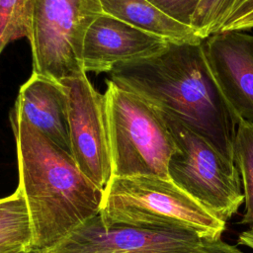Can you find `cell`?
Listing matches in <instances>:
<instances>
[{
    "label": "cell",
    "instance_id": "4",
    "mask_svg": "<svg viewBox=\"0 0 253 253\" xmlns=\"http://www.w3.org/2000/svg\"><path fill=\"white\" fill-rule=\"evenodd\" d=\"M104 98L113 177L170 178L168 165L177 147L159 111L112 80Z\"/></svg>",
    "mask_w": 253,
    "mask_h": 253
},
{
    "label": "cell",
    "instance_id": "10",
    "mask_svg": "<svg viewBox=\"0 0 253 253\" xmlns=\"http://www.w3.org/2000/svg\"><path fill=\"white\" fill-rule=\"evenodd\" d=\"M168 42L102 13L89 26L85 35L83 69L86 73L111 72L118 65L157 54Z\"/></svg>",
    "mask_w": 253,
    "mask_h": 253
},
{
    "label": "cell",
    "instance_id": "14",
    "mask_svg": "<svg viewBox=\"0 0 253 253\" xmlns=\"http://www.w3.org/2000/svg\"><path fill=\"white\" fill-rule=\"evenodd\" d=\"M233 160L238 169L245 210L241 224L253 229V123L240 119L233 143Z\"/></svg>",
    "mask_w": 253,
    "mask_h": 253
},
{
    "label": "cell",
    "instance_id": "6",
    "mask_svg": "<svg viewBox=\"0 0 253 253\" xmlns=\"http://www.w3.org/2000/svg\"><path fill=\"white\" fill-rule=\"evenodd\" d=\"M100 14L99 0H32L33 73L60 82L85 72L84 38Z\"/></svg>",
    "mask_w": 253,
    "mask_h": 253
},
{
    "label": "cell",
    "instance_id": "7",
    "mask_svg": "<svg viewBox=\"0 0 253 253\" xmlns=\"http://www.w3.org/2000/svg\"><path fill=\"white\" fill-rule=\"evenodd\" d=\"M67 93L71 153L79 169L103 191L113 177L104 94L86 72L60 81Z\"/></svg>",
    "mask_w": 253,
    "mask_h": 253
},
{
    "label": "cell",
    "instance_id": "19",
    "mask_svg": "<svg viewBox=\"0 0 253 253\" xmlns=\"http://www.w3.org/2000/svg\"><path fill=\"white\" fill-rule=\"evenodd\" d=\"M251 29H253V11L237 21L222 26L218 33L226 31H246Z\"/></svg>",
    "mask_w": 253,
    "mask_h": 253
},
{
    "label": "cell",
    "instance_id": "18",
    "mask_svg": "<svg viewBox=\"0 0 253 253\" xmlns=\"http://www.w3.org/2000/svg\"><path fill=\"white\" fill-rule=\"evenodd\" d=\"M195 253H244L236 246L224 242L221 238H203Z\"/></svg>",
    "mask_w": 253,
    "mask_h": 253
},
{
    "label": "cell",
    "instance_id": "8",
    "mask_svg": "<svg viewBox=\"0 0 253 253\" xmlns=\"http://www.w3.org/2000/svg\"><path fill=\"white\" fill-rule=\"evenodd\" d=\"M202 239L189 228L105 225L98 213L52 248L32 253H195Z\"/></svg>",
    "mask_w": 253,
    "mask_h": 253
},
{
    "label": "cell",
    "instance_id": "9",
    "mask_svg": "<svg viewBox=\"0 0 253 253\" xmlns=\"http://www.w3.org/2000/svg\"><path fill=\"white\" fill-rule=\"evenodd\" d=\"M201 44L210 71L236 119L253 123V35L220 32Z\"/></svg>",
    "mask_w": 253,
    "mask_h": 253
},
{
    "label": "cell",
    "instance_id": "17",
    "mask_svg": "<svg viewBox=\"0 0 253 253\" xmlns=\"http://www.w3.org/2000/svg\"><path fill=\"white\" fill-rule=\"evenodd\" d=\"M148 1L168 17L187 26L191 25V19L200 2V0H148Z\"/></svg>",
    "mask_w": 253,
    "mask_h": 253
},
{
    "label": "cell",
    "instance_id": "2",
    "mask_svg": "<svg viewBox=\"0 0 253 253\" xmlns=\"http://www.w3.org/2000/svg\"><path fill=\"white\" fill-rule=\"evenodd\" d=\"M19 183L31 220L33 252L52 248L100 212L104 191L73 156L14 113Z\"/></svg>",
    "mask_w": 253,
    "mask_h": 253
},
{
    "label": "cell",
    "instance_id": "16",
    "mask_svg": "<svg viewBox=\"0 0 253 253\" xmlns=\"http://www.w3.org/2000/svg\"><path fill=\"white\" fill-rule=\"evenodd\" d=\"M241 0H200L191 19V28L202 39L219 32Z\"/></svg>",
    "mask_w": 253,
    "mask_h": 253
},
{
    "label": "cell",
    "instance_id": "13",
    "mask_svg": "<svg viewBox=\"0 0 253 253\" xmlns=\"http://www.w3.org/2000/svg\"><path fill=\"white\" fill-rule=\"evenodd\" d=\"M33 233L22 190L0 199V247H24L33 252Z\"/></svg>",
    "mask_w": 253,
    "mask_h": 253
},
{
    "label": "cell",
    "instance_id": "11",
    "mask_svg": "<svg viewBox=\"0 0 253 253\" xmlns=\"http://www.w3.org/2000/svg\"><path fill=\"white\" fill-rule=\"evenodd\" d=\"M11 112L72 155L68 98L61 82L32 73L31 77L20 87Z\"/></svg>",
    "mask_w": 253,
    "mask_h": 253
},
{
    "label": "cell",
    "instance_id": "15",
    "mask_svg": "<svg viewBox=\"0 0 253 253\" xmlns=\"http://www.w3.org/2000/svg\"><path fill=\"white\" fill-rule=\"evenodd\" d=\"M32 0H0V54L11 42L31 33Z\"/></svg>",
    "mask_w": 253,
    "mask_h": 253
},
{
    "label": "cell",
    "instance_id": "20",
    "mask_svg": "<svg viewBox=\"0 0 253 253\" xmlns=\"http://www.w3.org/2000/svg\"><path fill=\"white\" fill-rule=\"evenodd\" d=\"M252 11H253V0H241L240 3L235 7L233 12L229 16V18L225 21V23L222 26L230 24L234 21H237L240 18L251 13Z\"/></svg>",
    "mask_w": 253,
    "mask_h": 253
},
{
    "label": "cell",
    "instance_id": "12",
    "mask_svg": "<svg viewBox=\"0 0 253 253\" xmlns=\"http://www.w3.org/2000/svg\"><path fill=\"white\" fill-rule=\"evenodd\" d=\"M102 13L169 42H201L203 40L187 25L168 17L148 0H99Z\"/></svg>",
    "mask_w": 253,
    "mask_h": 253
},
{
    "label": "cell",
    "instance_id": "22",
    "mask_svg": "<svg viewBox=\"0 0 253 253\" xmlns=\"http://www.w3.org/2000/svg\"><path fill=\"white\" fill-rule=\"evenodd\" d=\"M0 253H32L28 248L24 247H11V246H2L0 247Z\"/></svg>",
    "mask_w": 253,
    "mask_h": 253
},
{
    "label": "cell",
    "instance_id": "3",
    "mask_svg": "<svg viewBox=\"0 0 253 253\" xmlns=\"http://www.w3.org/2000/svg\"><path fill=\"white\" fill-rule=\"evenodd\" d=\"M100 217L105 225L189 228L203 238H221L226 222L170 178L112 177L104 190Z\"/></svg>",
    "mask_w": 253,
    "mask_h": 253
},
{
    "label": "cell",
    "instance_id": "5",
    "mask_svg": "<svg viewBox=\"0 0 253 253\" xmlns=\"http://www.w3.org/2000/svg\"><path fill=\"white\" fill-rule=\"evenodd\" d=\"M159 111V110H158ZM175 141L170 179L223 221L244 203L238 169L176 116L159 111Z\"/></svg>",
    "mask_w": 253,
    "mask_h": 253
},
{
    "label": "cell",
    "instance_id": "1",
    "mask_svg": "<svg viewBox=\"0 0 253 253\" xmlns=\"http://www.w3.org/2000/svg\"><path fill=\"white\" fill-rule=\"evenodd\" d=\"M201 43L168 42L157 54L118 65L110 80L176 116L234 163L238 120L210 71Z\"/></svg>",
    "mask_w": 253,
    "mask_h": 253
},
{
    "label": "cell",
    "instance_id": "21",
    "mask_svg": "<svg viewBox=\"0 0 253 253\" xmlns=\"http://www.w3.org/2000/svg\"><path fill=\"white\" fill-rule=\"evenodd\" d=\"M237 244L244 245L253 250V229H248L240 232L238 235Z\"/></svg>",
    "mask_w": 253,
    "mask_h": 253
}]
</instances>
